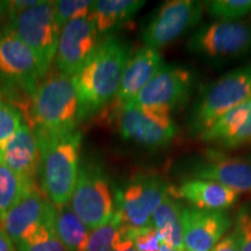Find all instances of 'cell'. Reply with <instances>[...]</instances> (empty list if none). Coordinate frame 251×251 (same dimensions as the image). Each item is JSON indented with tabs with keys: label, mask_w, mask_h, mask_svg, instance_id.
<instances>
[{
	"label": "cell",
	"mask_w": 251,
	"mask_h": 251,
	"mask_svg": "<svg viewBox=\"0 0 251 251\" xmlns=\"http://www.w3.org/2000/svg\"><path fill=\"white\" fill-rule=\"evenodd\" d=\"M187 49L211 61L242 57L251 51V25L240 21L205 25L188 39Z\"/></svg>",
	"instance_id": "ba28073f"
},
{
	"label": "cell",
	"mask_w": 251,
	"mask_h": 251,
	"mask_svg": "<svg viewBox=\"0 0 251 251\" xmlns=\"http://www.w3.org/2000/svg\"><path fill=\"white\" fill-rule=\"evenodd\" d=\"M41 1H42V0H13V1H7L8 20L9 19L17 17V15L20 14L21 12L39 5Z\"/></svg>",
	"instance_id": "d6a6232c"
},
{
	"label": "cell",
	"mask_w": 251,
	"mask_h": 251,
	"mask_svg": "<svg viewBox=\"0 0 251 251\" xmlns=\"http://www.w3.org/2000/svg\"><path fill=\"white\" fill-rule=\"evenodd\" d=\"M7 20H8L7 1H0V33L6 29V27L2 28V25L5 23L7 24Z\"/></svg>",
	"instance_id": "8d00e7d4"
},
{
	"label": "cell",
	"mask_w": 251,
	"mask_h": 251,
	"mask_svg": "<svg viewBox=\"0 0 251 251\" xmlns=\"http://www.w3.org/2000/svg\"><path fill=\"white\" fill-rule=\"evenodd\" d=\"M0 251H17L14 242L1 227H0Z\"/></svg>",
	"instance_id": "d590c367"
},
{
	"label": "cell",
	"mask_w": 251,
	"mask_h": 251,
	"mask_svg": "<svg viewBox=\"0 0 251 251\" xmlns=\"http://www.w3.org/2000/svg\"><path fill=\"white\" fill-rule=\"evenodd\" d=\"M178 199L186 200L192 207L206 211H224L237 201L240 193L212 180L190 178L178 188L175 187Z\"/></svg>",
	"instance_id": "d6986e66"
},
{
	"label": "cell",
	"mask_w": 251,
	"mask_h": 251,
	"mask_svg": "<svg viewBox=\"0 0 251 251\" xmlns=\"http://www.w3.org/2000/svg\"><path fill=\"white\" fill-rule=\"evenodd\" d=\"M251 100V64L233 70L206 87L191 114V129L198 136L226 113Z\"/></svg>",
	"instance_id": "277c9868"
},
{
	"label": "cell",
	"mask_w": 251,
	"mask_h": 251,
	"mask_svg": "<svg viewBox=\"0 0 251 251\" xmlns=\"http://www.w3.org/2000/svg\"><path fill=\"white\" fill-rule=\"evenodd\" d=\"M163 64L164 63L158 50L149 47L144 46L134 54H130L122 74L117 96L109 103V111H114L133 101Z\"/></svg>",
	"instance_id": "e0dca14e"
},
{
	"label": "cell",
	"mask_w": 251,
	"mask_h": 251,
	"mask_svg": "<svg viewBox=\"0 0 251 251\" xmlns=\"http://www.w3.org/2000/svg\"><path fill=\"white\" fill-rule=\"evenodd\" d=\"M122 234L133 241L139 251H159L161 248L158 233L152 226L137 230H127L122 228Z\"/></svg>",
	"instance_id": "f546056e"
},
{
	"label": "cell",
	"mask_w": 251,
	"mask_h": 251,
	"mask_svg": "<svg viewBox=\"0 0 251 251\" xmlns=\"http://www.w3.org/2000/svg\"><path fill=\"white\" fill-rule=\"evenodd\" d=\"M190 175L198 179L212 180L237 193H251V161L209 151L191 168Z\"/></svg>",
	"instance_id": "2e32d148"
},
{
	"label": "cell",
	"mask_w": 251,
	"mask_h": 251,
	"mask_svg": "<svg viewBox=\"0 0 251 251\" xmlns=\"http://www.w3.org/2000/svg\"><path fill=\"white\" fill-rule=\"evenodd\" d=\"M4 100V96H2V89H1V84H0V101Z\"/></svg>",
	"instance_id": "f35d334b"
},
{
	"label": "cell",
	"mask_w": 251,
	"mask_h": 251,
	"mask_svg": "<svg viewBox=\"0 0 251 251\" xmlns=\"http://www.w3.org/2000/svg\"><path fill=\"white\" fill-rule=\"evenodd\" d=\"M54 228L68 251H85L90 229L72 211L69 203L59 208L56 207Z\"/></svg>",
	"instance_id": "7402d4cb"
},
{
	"label": "cell",
	"mask_w": 251,
	"mask_h": 251,
	"mask_svg": "<svg viewBox=\"0 0 251 251\" xmlns=\"http://www.w3.org/2000/svg\"><path fill=\"white\" fill-rule=\"evenodd\" d=\"M41 150V188L55 207L70 202L78 174L81 133L74 129L56 136L37 139Z\"/></svg>",
	"instance_id": "3957f363"
},
{
	"label": "cell",
	"mask_w": 251,
	"mask_h": 251,
	"mask_svg": "<svg viewBox=\"0 0 251 251\" xmlns=\"http://www.w3.org/2000/svg\"><path fill=\"white\" fill-rule=\"evenodd\" d=\"M69 205L90 230L112 219L115 200L101 166L92 162L81 166Z\"/></svg>",
	"instance_id": "52a82bcc"
},
{
	"label": "cell",
	"mask_w": 251,
	"mask_h": 251,
	"mask_svg": "<svg viewBox=\"0 0 251 251\" xmlns=\"http://www.w3.org/2000/svg\"><path fill=\"white\" fill-rule=\"evenodd\" d=\"M113 251H139L135 247V244L130 238L126 237L124 234H121V237L119 238V241L115 244Z\"/></svg>",
	"instance_id": "e575fe53"
},
{
	"label": "cell",
	"mask_w": 251,
	"mask_h": 251,
	"mask_svg": "<svg viewBox=\"0 0 251 251\" xmlns=\"http://www.w3.org/2000/svg\"><path fill=\"white\" fill-rule=\"evenodd\" d=\"M111 112L117 118L121 136L146 148L168 146L177 134V126L166 113L141 108L130 102Z\"/></svg>",
	"instance_id": "30bf717a"
},
{
	"label": "cell",
	"mask_w": 251,
	"mask_h": 251,
	"mask_svg": "<svg viewBox=\"0 0 251 251\" xmlns=\"http://www.w3.org/2000/svg\"><path fill=\"white\" fill-rule=\"evenodd\" d=\"M121 234V220L114 212L107 224L90 230L85 251H113Z\"/></svg>",
	"instance_id": "484cf974"
},
{
	"label": "cell",
	"mask_w": 251,
	"mask_h": 251,
	"mask_svg": "<svg viewBox=\"0 0 251 251\" xmlns=\"http://www.w3.org/2000/svg\"><path fill=\"white\" fill-rule=\"evenodd\" d=\"M98 30L90 15L72 20L61 29L55 55L59 74L74 77L98 46Z\"/></svg>",
	"instance_id": "4fadbf2b"
},
{
	"label": "cell",
	"mask_w": 251,
	"mask_h": 251,
	"mask_svg": "<svg viewBox=\"0 0 251 251\" xmlns=\"http://www.w3.org/2000/svg\"><path fill=\"white\" fill-rule=\"evenodd\" d=\"M24 125L23 113L5 100L0 101V148L5 146Z\"/></svg>",
	"instance_id": "f1b7e54d"
},
{
	"label": "cell",
	"mask_w": 251,
	"mask_h": 251,
	"mask_svg": "<svg viewBox=\"0 0 251 251\" xmlns=\"http://www.w3.org/2000/svg\"><path fill=\"white\" fill-rule=\"evenodd\" d=\"M77 91L72 77L48 71L36 87L31 108V125L37 139L76 129Z\"/></svg>",
	"instance_id": "7a4b0ae2"
},
{
	"label": "cell",
	"mask_w": 251,
	"mask_h": 251,
	"mask_svg": "<svg viewBox=\"0 0 251 251\" xmlns=\"http://www.w3.org/2000/svg\"><path fill=\"white\" fill-rule=\"evenodd\" d=\"M193 85L194 75L187 68L163 64L130 103L171 115L176 108L186 102Z\"/></svg>",
	"instance_id": "9c48e42d"
},
{
	"label": "cell",
	"mask_w": 251,
	"mask_h": 251,
	"mask_svg": "<svg viewBox=\"0 0 251 251\" xmlns=\"http://www.w3.org/2000/svg\"><path fill=\"white\" fill-rule=\"evenodd\" d=\"M231 222L224 211H206L188 206L181 209L185 251H211Z\"/></svg>",
	"instance_id": "9a60e30c"
},
{
	"label": "cell",
	"mask_w": 251,
	"mask_h": 251,
	"mask_svg": "<svg viewBox=\"0 0 251 251\" xmlns=\"http://www.w3.org/2000/svg\"><path fill=\"white\" fill-rule=\"evenodd\" d=\"M94 1L91 0H57L54 1L55 20L59 29L76 19L90 15Z\"/></svg>",
	"instance_id": "83f0119b"
},
{
	"label": "cell",
	"mask_w": 251,
	"mask_h": 251,
	"mask_svg": "<svg viewBox=\"0 0 251 251\" xmlns=\"http://www.w3.org/2000/svg\"><path fill=\"white\" fill-rule=\"evenodd\" d=\"M0 163L24 179L36 181L41 169V150L35 133L27 124L0 148Z\"/></svg>",
	"instance_id": "ac0fdd59"
},
{
	"label": "cell",
	"mask_w": 251,
	"mask_h": 251,
	"mask_svg": "<svg viewBox=\"0 0 251 251\" xmlns=\"http://www.w3.org/2000/svg\"><path fill=\"white\" fill-rule=\"evenodd\" d=\"M171 186L156 175H136L115 193V214L122 228L137 230L151 226V218Z\"/></svg>",
	"instance_id": "8992f818"
},
{
	"label": "cell",
	"mask_w": 251,
	"mask_h": 251,
	"mask_svg": "<svg viewBox=\"0 0 251 251\" xmlns=\"http://www.w3.org/2000/svg\"><path fill=\"white\" fill-rule=\"evenodd\" d=\"M202 18V5L193 0L166 1L150 18L142 31L144 46L161 49L170 45L187 30L192 29Z\"/></svg>",
	"instance_id": "7c38bea8"
},
{
	"label": "cell",
	"mask_w": 251,
	"mask_h": 251,
	"mask_svg": "<svg viewBox=\"0 0 251 251\" xmlns=\"http://www.w3.org/2000/svg\"><path fill=\"white\" fill-rule=\"evenodd\" d=\"M159 251H178V250H175V249H172V248L161 243V248H159Z\"/></svg>",
	"instance_id": "74e56055"
},
{
	"label": "cell",
	"mask_w": 251,
	"mask_h": 251,
	"mask_svg": "<svg viewBox=\"0 0 251 251\" xmlns=\"http://www.w3.org/2000/svg\"><path fill=\"white\" fill-rule=\"evenodd\" d=\"M181 206L175 187L170 188L151 218V226L158 233L161 243L178 251H185L181 228Z\"/></svg>",
	"instance_id": "ffe728a7"
},
{
	"label": "cell",
	"mask_w": 251,
	"mask_h": 251,
	"mask_svg": "<svg viewBox=\"0 0 251 251\" xmlns=\"http://www.w3.org/2000/svg\"><path fill=\"white\" fill-rule=\"evenodd\" d=\"M209 17L221 21H235L251 11V0H214L206 2Z\"/></svg>",
	"instance_id": "4316f807"
},
{
	"label": "cell",
	"mask_w": 251,
	"mask_h": 251,
	"mask_svg": "<svg viewBox=\"0 0 251 251\" xmlns=\"http://www.w3.org/2000/svg\"><path fill=\"white\" fill-rule=\"evenodd\" d=\"M211 251H240V242L235 231L216 243Z\"/></svg>",
	"instance_id": "836d02e7"
},
{
	"label": "cell",
	"mask_w": 251,
	"mask_h": 251,
	"mask_svg": "<svg viewBox=\"0 0 251 251\" xmlns=\"http://www.w3.org/2000/svg\"><path fill=\"white\" fill-rule=\"evenodd\" d=\"M130 51L118 37L100 41L83 68L72 77L77 91L78 120H85L114 100Z\"/></svg>",
	"instance_id": "6da1fadb"
},
{
	"label": "cell",
	"mask_w": 251,
	"mask_h": 251,
	"mask_svg": "<svg viewBox=\"0 0 251 251\" xmlns=\"http://www.w3.org/2000/svg\"><path fill=\"white\" fill-rule=\"evenodd\" d=\"M34 184L36 181L24 179L0 163V215L8 211Z\"/></svg>",
	"instance_id": "cb8c5ba5"
},
{
	"label": "cell",
	"mask_w": 251,
	"mask_h": 251,
	"mask_svg": "<svg viewBox=\"0 0 251 251\" xmlns=\"http://www.w3.org/2000/svg\"><path fill=\"white\" fill-rule=\"evenodd\" d=\"M250 109L251 100L226 113L224 117L220 118L208 130H206L199 137L203 142H216L221 146L240 130L249 115Z\"/></svg>",
	"instance_id": "603a6c76"
},
{
	"label": "cell",
	"mask_w": 251,
	"mask_h": 251,
	"mask_svg": "<svg viewBox=\"0 0 251 251\" xmlns=\"http://www.w3.org/2000/svg\"><path fill=\"white\" fill-rule=\"evenodd\" d=\"M45 77L39 58L29 47L7 29L0 33V84L1 89H19L35 94Z\"/></svg>",
	"instance_id": "8fae6325"
},
{
	"label": "cell",
	"mask_w": 251,
	"mask_h": 251,
	"mask_svg": "<svg viewBox=\"0 0 251 251\" xmlns=\"http://www.w3.org/2000/svg\"><path fill=\"white\" fill-rule=\"evenodd\" d=\"M146 1L140 0H98L94 1L90 17L99 34L111 33L136 15Z\"/></svg>",
	"instance_id": "44dd1931"
},
{
	"label": "cell",
	"mask_w": 251,
	"mask_h": 251,
	"mask_svg": "<svg viewBox=\"0 0 251 251\" xmlns=\"http://www.w3.org/2000/svg\"><path fill=\"white\" fill-rule=\"evenodd\" d=\"M54 219L55 214L46 224L40 226L15 244L18 251H68L56 235Z\"/></svg>",
	"instance_id": "d4e9b609"
},
{
	"label": "cell",
	"mask_w": 251,
	"mask_h": 251,
	"mask_svg": "<svg viewBox=\"0 0 251 251\" xmlns=\"http://www.w3.org/2000/svg\"><path fill=\"white\" fill-rule=\"evenodd\" d=\"M234 231L238 237L240 251H251V208H241Z\"/></svg>",
	"instance_id": "4dcf8cb0"
},
{
	"label": "cell",
	"mask_w": 251,
	"mask_h": 251,
	"mask_svg": "<svg viewBox=\"0 0 251 251\" xmlns=\"http://www.w3.org/2000/svg\"><path fill=\"white\" fill-rule=\"evenodd\" d=\"M6 29L33 50L46 76L55 59L59 29L55 20L54 1L42 0L39 5L9 19Z\"/></svg>",
	"instance_id": "5b68a950"
},
{
	"label": "cell",
	"mask_w": 251,
	"mask_h": 251,
	"mask_svg": "<svg viewBox=\"0 0 251 251\" xmlns=\"http://www.w3.org/2000/svg\"><path fill=\"white\" fill-rule=\"evenodd\" d=\"M56 207L41 186L34 184L8 211L0 215V227L14 244L54 216Z\"/></svg>",
	"instance_id": "5bb4252c"
},
{
	"label": "cell",
	"mask_w": 251,
	"mask_h": 251,
	"mask_svg": "<svg viewBox=\"0 0 251 251\" xmlns=\"http://www.w3.org/2000/svg\"><path fill=\"white\" fill-rule=\"evenodd\" d=\"M251 143V109L249 115H248L246 122H244L240 130L234 135L231 139L226 141L225 143L221 144L222 148L227 149H236L240 147L247 146Z\"/></svg>",
	"instance_id": "1f68e13d"
}]
</instances>
